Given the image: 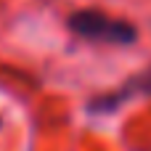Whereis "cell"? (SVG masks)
Instances as JSON below:
<instances>
[{"label":"cell","instance_id":"1","mask_svg":"<svg viewBox=\"0 0 151 151\" xmlns=\"http://www.w3.org/2000/svg\"><path fill=\"white\" fill-rule=\"evenodd\" d=\"M69 29L85 40L93 42H106V45H133L138 40V29L130 21L106 16L104 11H74L69 16Z\"/></svg>","mask_w":151,"mask_h":151}]
</instances>
